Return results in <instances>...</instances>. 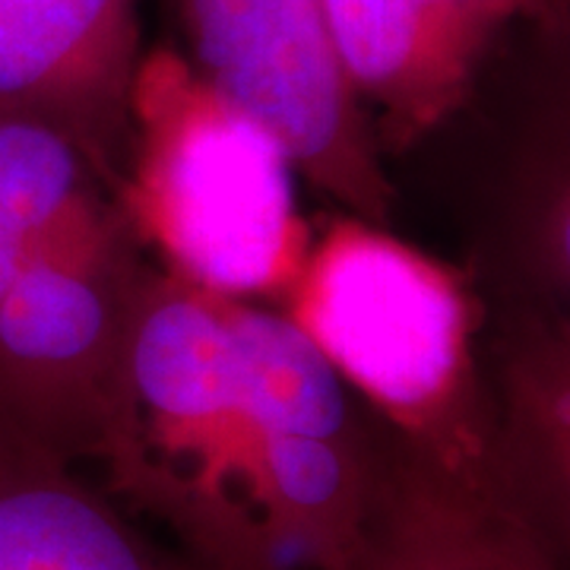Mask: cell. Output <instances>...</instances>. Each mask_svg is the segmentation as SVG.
<instances>
[{
  "mask_svg": "<svg viewBox=\"0 0 570 570\" xmlns=\"http://www.w3.org/2000/svg\"><path fill=\"white\" fill-rule=\"evenodd\" d=\"M501 482L564 551L570 523V336L564 314L532 307L504 326L489 384Z\"/></svg>",
  "mask_w": 570,
  "mask_h": 570,
  "instance_id": "30bf717a",
  "label": "cell"
},
{
  "mask_svg": "<svg viewBox=\"0 0 570 570\" xmlns=\"http://www.w3.org/2000/svg\"><path fill=\"white\" fill-rule=\"evenodd\" d=\"M92 460L200 570H346L384 444L285 311L146 264Z\"/></svg>",
  "mask_w": 570,
  "mask_h": 570,
  "instance_id": "6da1fadb",
  "label": "cell"
},
{
  "mask_svg": "<svg viewBox=\"0 0 570 570\" xmlns=\"http://www.w3.org/2000/svg\"><path fill=\"white\" fill-rule=\"evenodd\" d=\"M118 181L82 140L39 108L0 102V228L45 247L115 219Z\"/></svg>",
  "mask_w": 570,
  "mask_h": 570,
  "instance_id": "8fae6325",
  "label": "cell"
},
{
  "mask_svg": "<svg viewBox=\"0 0 570 570\" xmlns=\"http://www.w3.org/2000/svg\"><path fill=\"white\" fill-rule=\"evenodd\" d=\"M142 269L121 216L39 247L0 302V419L70 463L99 444Z\"/></svg>",
  "mask_w": 570,
  "mask_h": 570,
  "instance_id": "5b68a950",
  "label": "cell"
},
{
  "mask_svg": "<svg viewBox=\"0 0 570 570\" xmlns=\"http://www.w3.org/2000/svg\"><path fill=\"white\" fill-rule=\"evenodd\" d=\"M523 266L532 276L535 295L546 307L558 311L568 298V171L551 159L542 175H532V187L523 204Z\"/></svg>",
  "mask_w": 570,
  "mask_h": 570,
  "instance_id": "7c38bea8",
  "label": "cell"
},
{
  "mask_svg": "<svg viewBox=\"0 0 570 570\" xmlns=\"http://www.w3.org/2000/svg\"><path fill=\"white\" fill-rule=\"evenodd\" d=\"M279 311L374 409L393 448L453 479L508 491L475 362L482 307L466 273L387 225L346 216L314 238Z\"/></svg>",
  "mask_w": 570,
  "mask_h": 570,
  "instance_id": "7a4b0ae2",
  "label": "cell"
},
{
  "mask_svg": "<svg viewBox=\"0 0 570 570\" xmlns=\"http://www.w3.org/2000/svg\"><path fill=\"white\" fill-rule=\"evenodd\" d=\"M333 55L381 153H406L469 99L491 45L564 0H321Z\"/></svg>",
  "mask_w": 570,
  "mask_h": 570,
  "instance_id": "8992f818",
  "label": "cell"
},
{
  "mask_svg": "<svg viewBox=\"0 0 570 570\" xmlns=\"http://www.w3.org/2000/svg\"><path fill=\"white\" fill-rule=\"evenodd\" d=\"M39 247L22 242L17 235L3 232L0 228V302L7 298V292L13 288V283L20 279L22 266L29 264V257L36 254Z\"/></svg>",
  "mask_w": 570,
  "mask_h": 570,
  "instance_id": "4fadbf2b",
  "label": "cell"
},
{
  "mask_svg": "<svg viewBox=\"0 0 570 570\" xmlns=\"http://www.w3.org/2000/svg\"><path fill=\"white\" fill-rule=\"evenodd\" d=\"M295 175L283 142L187 58L140 55L115 200L156 269L219 298L283 307L314 245Z\"/></svg>",
  "mask_w": 570,
  "mask_h": 570,
  "instance_id": "3957f363",
  "label": "cell"
},
{
  "mask_svg": "<svg viewBox=\"0 0 570 570\" xmlns=\"http://www.w3.org/2000/svg\"><path fill=\"white\" fill-rule=\"evenodd\" d=\"M190 67L283 142L298 175L365 223L387 225L396 187L355 102L321 0H178Z\"/></svg>",
  "mask_w": 570,
  "mask_h": 570,
  "instance_id": "277c9868",
  "label": "cell"
},
{
  "mask_svg": "<svg viewBox=\"0 0 570 570\" xmlns=\"http://www.w3.org/2000/svg\"><path fill=\"white\" fill-rule=\"evenodd\" d=\"M0 570H200L153 546L73 463L0 419Z\"/></svg>",
  "mask_w": 570,
  "mask_h": 570,
  "instance_id": "9c48e42d",
  "label": "cell"
},
{
  "mask_svg": "<svg viewBox=\"0 0 570 570\" xmlns=\"http://www.w3.org/2000/svg\"><path fill=\"white\" fill-rule=\"evenodd\" d=\"M561 549L508 491L472 485L384 441V469L346 570H561Z\"/></svg>",
  "mask_w": 570,
  "mask_h": 570,
  "instance_id": "ba28073f",
  "label": "cell"
},
{
  "mask_svg": "<svg viewBox=\"0 0 570 570\" xmlns=\"http://www.w3.org/2000/svg\"><path fill=\"white\" fill-rule=\"evenodd\" d=\"M140 0H0V102L67 124L118 181Z\"/></svg>",
  "mask_w": 570,
  "mask_h": 570,
  "instance_id": "52a82bcc",
  "label": "cell"
}]
</instances>
